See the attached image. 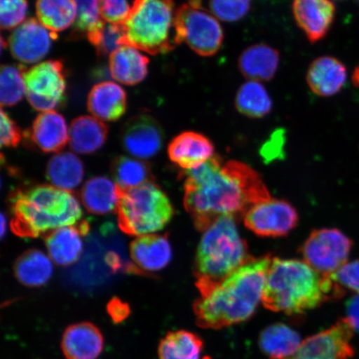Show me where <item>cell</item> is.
Wrapping results in <instances>:
<instances>
[{"label":"cell","instance_id":"4dcf8cb0","mask_svg":"<svg viewBox=\"0 0 359 359\" xmlns=\"http://www.w3.org/2000/svg\"><path fill=\"white\" fill-rule=\"evenodd\" d=\"M36 13L43 26L53 34L61 32L74 24V0H37Z\"/></svg>","mask_w":359,"mask_h":359},{"label":"cell","instance_id":"44dd1931","mask_svg":"<svg viewBox=\"0 0 359 359\" xmlns=\"http://www.w3.org/2000/svg\"><path fill=\"white\" fill-rule=\"evenodd\" d=\"M87 106L94 118L115 122L127 110V95L118 84L107 81L93 86L88 96Z\"/></svg>","mask_w":359,"mask_h":359},{"label":"cell","instance_id":"7402d4cb","mask_svg":"<svg viewBox=\"0 0 359 359\" xmlns=\"http://www.w3.org/2000/svg\"><path fill=\"white\" fill-rule=\"evenodd\" d=\"M130 255L136 266L145 271H161L168 266L172 257L167 236H139L130 246Z\"/></svg>","mask_w":359,"mask_h":359},{"label":"cell","instance_id":"ee69618b","mask_svg":"<svg viewBox=\"0 0 359 359\" xmlns=\"http://www.w3.org/2000/svg\"><path fill=\"white\" fill-rule=\"evenodd\" d=\"M353 82L355 86L359 88V66L357 67L355 71H354L353 75Z\"/></svg>","mask_w":359,"mask_h":359},{"label":"cell","instance_id":"8992f818","mask_svg":"<svg viewBox=\"0 0 359 359\" xmlns=\"http://www.w3.org/2000/svg\"><path fill=\"white\" fill-rule=\"evenodd\" d=\"M175 15L173 0H134L121 24L123 44L151 55L172 51L176 46Z\"/></svg>","mask_w":359,"mask_h":359},{"label":"cell","instance_id":"b9f144b4","mask_svg":"<svg viewBox=\"0 0 359 359\" xmlns=\"http://www.w3.org/2000/svg\"><path fill=\"white\" fill-rule=\"evenodd\" d=\"M107 311L114 324H120L127 320L131 309L127 303L118 298H114L107 304Z\"/></svg>","mask_w":359,"mask_h":359},{"label":"cell","instance_id":"7bdbcfd3","mask_svg":"<svg viewBox=\"0 0 359 359\" xmlns=\"http://www.w3.org/2000/svg\"><path fill=\"white\" fill-rule=\"evenodd\" d=\"M347 317L350 325L353 330L359 333V294L354 295L347 303Z\"/></svg>","mask_w":359,"mask_h":359},{"label":"cell","instance_id":"e575fe53","mask_svg":"<svg viewBox=\"0 0 359 359\" xmlns=\"http://www.w3.org/2000/svg\"><path fill=\"white\" fill-rule=\"evenodd\" d=\"M26 67L22 65H3L0 74V101L2 107H12L26 94L24 79Z\"/></svg>","mask_w":359,"mask_h":359},{"label":"cell","instance_id":"603a6c76","mask_svg":"<svg viewBox=\"0 0 359 359\" xmlns=\"http://www.w3.org/2000/svg\"><path fill=\"white\" fill-rule=\"evenodd\" d=\"M280 53L267 44L259 43L242 52L238 67L242 75L250 81H269L277 73Z\"/></svg>","mask_w":359,"mask_h":359},{"label":"cell","instance_id":"f35d334b","mask_svg":"<svg viewBox=\"0 0 359 359\" xmlns=\"http://www.w3.org/2000/svg\"><path fill=\"white\" fill-rule=\"evenodd\" d=\"M101 7L103 20L115 25L122 24L131 10L128 0H101Z\"/></svg>","mask_w":359,"mask_h":359},{"label":"cell","instance_id":"8d00e7d4","mask_svg":"<svg viewBox=\"0 0 359 359\" xmlns=\"http://www.w3.org/2000/svg\"><path fill=\"white\" fill-rule=\"evenodd\" d=\"M251 0H210V8L214 16L226 22L243 19L250 8Z\"/></svg>","mask_w":359,"mask_h":359},{"label":"cell","instance_id":"277c9868","mask_svg":"<svg viewBox=\"0 0 359 359\" xmlns=\"http://www.w3.org/2000/svg\"><path fill=\"white\" fill-rule=\"evenodd\" d=\"M11 226L15 235L36 238L75 226L83 217L77 197L53 186L38 185L18 189L10 197Z\"/></svg>","mask_w":359,"mask_h":359},{"label":"cell","instance_id":"ffe728a7","mask_svg":"<svg viewBox=\"0 0 359 359\" xmlns=\"http://www.w3.org/2000/svg\"><path fill=\"white\" fill-rule=\"evenodd\" d=\"M306 80L309 88L316 95L333 96L346 83V67L334 57H318L309 66Z\"/></svg>","mask_w":359,"mask_h":359},{"label":"cell","instance_id":"d6986e66","mask_svg":"<svg viewBox=\"0 0 359 359\" xmlns=\"http://www.w3.org/2000/svg\"><path fill=\"white\" fill-rule=\"evenodd\" d=\"M215 147L208 137L196 132L179 134L170 142V161L184 170L199 167L214 156Z\"/></svg>","mask_w":359,"mask_h":359},{"label":"cell","instance_id":"9c48e42d","mask_svg":"<svg viewBox=\"0 0 359 359\" xmlns=\"http://www.w3.org/2000/svg\"><path fill=\"white\" fill-rule=\"evenodd\" d=\"M353 242L337 229L313 231L300 248L309 266L321 275L331 276L347 264Z\"/></svg>","mask_w":359,"mask_h":359},{"label":"cell","instance_id":"cb8c5ba5","mask_svg":"<svg viewBox=\"0 0 359 359\" xmlns=\"http://www.w3.org/2000/svg\"><path fill=\"white\" fill-rule=\"evenodd\" d=\"M149 60L138 50L128 45H123L111 53L109 70L112 79L118 82L133 86L142 82L148 73Z\"/></svg>","mask_w":359,"mask_h":359},{"label":"cell","instance_id":"5bb4252c","mask_svg":"<svg viewBox=\"0 0 359 359\" xmlns=\"http://www.w3.org/2000/svg\"><path fill=\"white\" fill-rule=\"evenodd\" d=\"M53 33L35 19L25 20L8 39L13 57L24 64H36L50 50Z\"/></svg>","mask_w":359,"mask_h":359},{"label":"cell","instance_id":"52a82bcc","mask_svg":"<svg viewBox=\"0 0 359 359\" xmlns=\"http://www.w3.org/2000/svg\"><path fill=\"white\" fill-rule=\"evenodd\" d=\"M116 212L121 230L138 237L163 230L174 215L168 196L151 181L132 189H121Z\"/></svg>","mask_w":359,"mask_h":359},{"label":"cell","instance_id":"83f0119b","mask_svg":"<svg viewBox=\"0 0 359 359\" xmlns=\"http://www.w3.org/2000/svg\"><path fill=\"white\" fill-rule=\"evenodd\" d=\"M302 345L297 332L284 324L266 327L259 336V347L271 359H286L298 351Z\"/></svg>","mask_w":359,"mask_h":359},{"label":"cell","instance_id":"6da1fadb","mask_svg":"<svg viewBox=\"0 0 359 359\" xmlns=\"http://www.w3.org/2000/svg\"><path fill=\"white\" fill-rule=\"evenodd\" d=\"M182 173L184 205L200 231L222 217L244 219L254 205L271 199L259 175L241 161L214 156Z\"/></svg>","mask_w":359,"mask_h":359},{"label":"cell","instance_id":"836d02e7","mask_svg":"<svg viewBox=\"0 0 359 359\" xmlns=\"http://www.w3.org/2000/svg\"><path fill=\"white\" fill-rule=\"evenodd\" d=\"M76 19L73 38L91 37L100 31L106 21L102 15L101 0H74Z\"/></svg>","mask_w":359,"mask_h":359},{"label":"cell","instance_id":"f6af8a7d","mask_svg":"<svg viewBox=\"0 0 359 359\" xmlns=\"http://www.w3.org/2000/svg\"><path fill=\"white\" fill-rule=\"evenodd\" d=\"M1 236L4 238L6 233V219L4 214L1 215Z\"/></svg>","mask_w":359,"mask_h":359},{"label":"cell","instance_id":"5b68a950","mask_svg":"<svg viewBox=\"0 0 359 359\" xmlns=\"http://www.w3.org/2000/svg\"><path fill=\"white\" fill-rule=\"evenodd\" d=\"M254 259L237 230L236 219H219L204 231L196 251L194 276L201 296Z\"/></svg>","mask_w":359,"mask_h":359},{"label":"cell","instance_id":"f546056e","mask_svg":"<svg viewBox=\"0 0 359 359\" xmlns=\"http://www.w3.org/2000/svg\"><path fill=\"white\" fill-rule=\"evenodd\" d=\"M203 341L201 337L187 330L169 332L161 340L159 359H200Z\"/></svg>","mask_w":359,"mask_h":359},{"label":"cell","instance_id":"7a4b0ae2","mask_svg":"<svg viewBox=\"0 0 359 359\" xmlns=\"http://www.w3.org/2000/svg\"><path fill=\"white\" fill-rule=\"evenodd\" d=\"M273 258L255 259L224 280L193 305L197 325L221 330L244 322L253 316L266 285Z\"/></svg>","mask_w":359,"mask_h":359},{"label":"cell","instance_id":"d6a6232c","mask_svg":"<svg viewBox=\"0 0 359 359\" xmlns=\"http://www.w3.org/2000/svg\"><path fill=\"white\" fill-rule=\"evenodd\" d=\"M111 175L122 190L132 189L150 182V165L128 156H118L112 161Z\"/></svg>","mask_w":359,"mask_h":359},{"label":"cell","instance_id":"8fae6325","mask_svg":"<svg viewBox=\"0 0 359 359\" xmlns=\"http://www.w3.org/2000/svg\"><path fill=\"white\" fill-rule=\"evenodd\" d=\"M353 329L343 318L325 331L309 337L294 355L286 359H349L353 356L351 344Z\"/></svg>","mask_w":359,"mask_h":359},{"label":"cell","instance_id":"d590c367","mask_svg":"<svg viewBox=\"0 0 359 359\" xmlns=\"http://www.w3.org/2000/svg\"><path fill=\"white\" fill-rule=\"evenodd\" d=\"M100 55H111L120 47L123 46L124 32L121 25L105 22L102 28L88 39Z\"/></svg>","mask_w":359,"mask_h":359},{"label":"cell","instance_id":"484cf974","mask_svg":"<svg viewBox=\"0 0 359 359\" xmlns=\"http://www.w3.org/2000/svg\"><path fill=\"white\" fill-rule=\"evenodd\" d=\"M121 188L110 179L96 177L88 180L81 191V200L88 212L106 215L116 210Z\"/></svg>","mask_w":359,"mask_h":359},{"label":"cell","instance_id":"2e32d148","mask_svg":"<svg viewBox=\"0 0 359 359\" xmlns=\"http://www.w3.org/2000/svg\"><path fill=\"white\" fill-rule=\"evenodd\" d=\"M34 147L43 152H57L69 141L66 121L55 111H45L35 118L32 128L24 133Z\"/></svg>","mask_w":359,"mask_h":359},{"label":"cell","instance_id":"d4e9b609","mask_svg":"<svg viewBox=\"0 0 359 359\" xmlns=\"http://www.w3.org/2000/svg\"><path fill=\"white\" fill-rule=\"evenodd\" d=\"M109 128L94 116H81L71 123L69 144L79 154H91L100 150L107 141Z\"/></svg>","mask_w":359,"mask_h":359},{"label":"cell","instance_id":"74e56055","mask_svg":"<svg viewBox=\"0 0 359 359\" xmlns=\"http://www.w3.org/2000/svg\"><path fill=\"white\" fill-rule=\"evenodd\" d=\"M27 11V0H0V25L2 29L18 28L25 22Z\"/></svg>","mask_w":359,"mask_h":359},{"label":"cell","instance_id":"f1b7e54d","mask_svg":"<svg viewBox=\"0 0 359 359\" xmlns=\"http://www.w3.org/2000/svg\"><path fill=\"white\" fill-rule=\"evenodd\" d=\"M84 176L82 161L71 152L52 157L47 165V177L53 187L71 191L79 187Z\"/></svg>","mask_w":359,"mask_h":359},{"label":"cell","instance_id":"1f68e13d","mask_svg":"<svg viewBox=\"0 0 359 359\" xmlns=\"http://www.w3.org/2000/svg\"><path fill=\"white\" fill-rule=\"evenodd\" d=\"M235 105L238 111L250 118H262L271 111L272 100L266 88L249 81L238 90Z\"/></svg>","mask_w":359,"mask_h":359},{"label":"cell","instance_id":"ab89813d","mask_svg":"<svg viewBox=\"0 0 359 359\" xmlns=\"http://www.w3.org/2000/svg\"><path fill=\"white\" fill-rule=\"evenodd\" d=\"M335 282L348 290L359 294V259L347 263L333 275Z\"/></svg>","mask_w":359,"mask_h":359},{"label":"cell","instance_id":"30bf717a","mask_svg":"<svg viewBox=\"0 0 359 359\" xmlns=\"http://www.w3.org/2000/svg\"><path fill=\"white\" fill-rule=\"evenodd\" d=\"M24 79L27 98L34 109L53 111L65 102L67 85L62 61L40 62L26 69Z\"/></svg>","mask_w":359,"mask_h":359},{"label":"cell","instance_id":"e0dca14e","mask_svg":"<svg viewBox=\"0 0 359 359\" xmlns=\"http://www.w3.org/2000/svg\"><path fill=\"white\" fill-rule=\"evenodd\" d=\"M104 347V338L98 327L81 322L67 327L62 337L61 348L66 359H97Z\"/></svg>","mask_w":359,"mask_h":359},{"label":"cell","instance_id":"bcb514c9","mask_svg":"<svg viewBox=\"0 0 359 359\" xmlns=\"http://www.w3.org/2000/svg\"><path fill=\"white\" fill-rule=\"evenodd\" d=\"M357 2L359 4V0H357Z\"/></svg>","mask_w":359,"mask_h":359},{"label":"cell","instance_id":"ac0fdd59","mask_svg":"<svg viewBox=\"0 0 359 359\" xmlns=\"http://www.w3.org/2000/svg\"><path fill=\"white\" fill-rule=\"evenodd\" d=\"M89 224L80 222L75 226L58 228L45 236L49 257L58 266H69L79 259L83 251V236Z\"/></svg>","mask_w":359,"mask_h":359},{"label":"cell","instance_id":"4fadbf2b","mask_svg":"<svg viewBox=\"0 0 359 359\" xmlns=\"http://www.w3.org/2000/svg\"><path fill=\"white\" fill-rule=\"evenodd\" d=\"M163 141V128L149 114L132 116L121 130V142L124 149L138 159L151 158L158 154Z\"/></svg>","mask_w":359,"mask_h":359},{"label":"cell","instance_id":"60d3db41","mask_svg":"<svg viewBox=\"0 0 359 359\" xmlns=\"http://www.w3.org/2000/svg\"><path fill=\"white\" fill-rule=\"evenodd\" d=\"M22 140L19 127L6 111L1 110V146L16 147Z\"/></svg>","mask_w":359,"mask_h":359},{"label":"cell","instance_id":"ba28073f","mask_svg":"<svg viewBox=\"0 0 359 359\" xmlns=\"http://www.w3.org/2000/svg\"><path fill=\"white\" fill-rule=\"evenodd\" d=\"M224 39L222 25L210 13L201 0H188L175 15V43H185L192 51L202 57L217 53Z\"/></svg>","mask_w":359,"mask_h":359},{"label":"cell","instance_id":"3957f363","mask_svg":"<svg viewBox=\"0 0 359 359\" xmlns=\"http://www.w3.org/2000/svg\"><path fill=\"white\" fill-rule=\"evenodd\" d=\"M344 295V290L331 276L321 275L306 262L273 258L262 303L273 312L299 314Z\"/></svg>","mask_w":359,"mask_h":359},{"label":"cell","instance_id":"9a60e30c","mask_svg":"<svg viewBox=\"0 0 359 359\" xmlns=\"http://www.w3.org/2000/svg\"><path fill=\"white\" fill-rule=\"evenodd\" d=\"M293 15L311 43L324 39L334 20L335 7L330 0H294Z\"/></svg>","mask_w":359,"mask_h":359},{"label":"cell","instance_id":"4316f807","mask_svg":"<svg viewBox=\"0 0 359 359\" xmlns=\"http://www.w3.org/2000/svg\"><path fill=\"white\" fill-rule=\"evenodd\" d=\"M15 276L22 285L40 287L50 280L53 266L50 257L42 251L30 250L21 255L15 263Z\"/></svg>","mask_w":359,"mask_h":359},{"label":"cell","instance_id":"7c38bea8","mask_svg":"<svg viewBox=\"0 0 359 359\" xmlns=\"http://www.w3.org/2000/svg\"><path fill=\"white\" fill-rule=\"evenodd\" d=\"M298 221L293 206L272 198L254 205L244 217L245 226L262 237L285 236L297 226Z\"/></svg>","mask_w":359,"mask_h":359}]
</instances>
